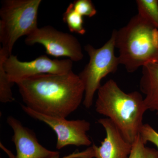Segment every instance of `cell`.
Segmentation results:
<instances>
[{
    "mask_svg": "<svg viewBox=\"0 0 158 158\" xmlns=\"http://www.w3.org/2000/svg\"><path fill=\"white\" fill-rule=\"evenodd\" d=\"M25 106L46 116L66 118L84 100L85 89L73 71L61 74H42L16 83Z\"/></svg>",
    "mask_w": 158,
    "mask_h": 158,
    "instance_id": "1",
    "label": "cell"
},
{
    "mask_svg": "<svg viewBox=\"0 0 158 158\" xmlns=\"http://www.w3.org/2000/svg\"><path fill=\"white\" fill-rule=\"evenodd\" d=\"M95 106L96 112L110 119L124 139L132 144L140 134L148 110L141 94L137 91L126 93L110 79L98 90Z\"/></svg>",
    "mask_w": 158,
    "mask_h": 158,
    "instance_id": "2",
    "label": "cell"
},
{
    "mask_svg": "<svg viewBox=\"0 0 158 158\" xmlns=\"http://www.w3.org/2000/svg\"><path fill=\"white\" fill-rule=\"evenodd\" d=\"M119 64L132 73L149 62L158 63V30L138 14L116 31Z\"/></svg>",
    "mask_w": 158,
    "mask_h": 158,
    "instance_id": "3",
    "label": "cell"
},
{
    "mask_svg": "<svg viewBox=\"0 0 158 158\" xmlns=\"http://www.w3.org/2000/svg\"><path fill=\"white\" fill-rule=\"evenodd\" d=\"M41 0H5L0 9V42L9 56L15 44L38 27L37 18Z\"/></svg>",
    "mask_w": 158,
    "mask_h": 158,
    "instance_id": "4",
    "label": "cell"
},
{
    "mask_svg": "<svg viewBox=\"0 0 158 158\" xmlns=\"http://www.w3.org/2000/svg\"><path fill=\"white\" fill-rule=\"evenodd\" d=\"M116 30H113L110 39L100 48H95L90 44L85 46L89 61L78 75L84 85L85 96L83 104L85 107H91L94 98L101 86L103 78L114 73L119 64L118 56L115 54Z\"/></svg>",
    "mask_w": 158,
    "mask_h": 158,
    "instance_id": "5",
    "label": "cell"
},
{
    "mask_svg": "<svg viewBox=\"0 0 158 158\" xmlns=\"http://www.w3.org/2000/svg\"><path fill=\"white\" fill-rule=\"evenodd\" d=\"M27 45L39 44L44 47L46 53L52 56L65 57L73 62H79L84 58L81 45L72 34L64 33L50 26L37 27L27 36Z\"/></svg>",
    "mask_w": 158,
    "mask_h": 158,
    "instance_id": "6",
    "label": "cell"
},
{
    "mask_svg": "<svg viewBox=\"0 0 158 158\" xmlns=\"http://www.w3.org/2000/svg\"><path fill=\"white\" fill-rule=\"evenodd\" d=\"M3 66L9 81L14 84L40 75L68 73L72 71L73 62L69 59H52L45 55L32 61L23 62L12 54L5 57Z\"/></svg>",
    "mask_w": 158,
    "mask_h": 158,
    "instance_id": "7",
    "label": "cell"
},
{
    "mask_svg": "<svg viewBox=\"0 0 158 158\" xmlns=\"http://www.w3.org/2000/svg\"><path fill=\"white\" fill-rule=\"evenodd\" d=\"M21 107L29 116L44 123L56 132L57 137L56 146L57 149H61L68 145L90 147L92 144L87 135L91 125L87 120H69L66 118L46 116L31 110L25 105H22Z\"/></svg>",
    "mask_w": 158,
    "mask_h": 158,
    "instance_id": "8",
    "label": "cell"
},
{
    "mask_svg": "<svg viewBox=\"0 0 158 158\" xmlns=\"http://www.w3.org/2000/svg\"><path fill=\"white\" fill-rule=\"evenodd\" d=\"M7 122L14 132L12 141L16 148L15 158H50L59 154L40 144L34 132L13 116H9Z\"/></svg>",
    "mask_w": 158,
    "mask_h": 158,
    "instance_id": "9",
    "label": "cell"
},
{
    "mask_svg": "<svg viewBox=\"0 0 158 158\" xmlns=\"http://www.w3.org/2000/svg\"><path fill=\"white\" fill-rule=\"evenodd\" d=\"M98 122L105 129L106 137L100 146H91L94 158H129L132 144L124 139L116 125L107 118H99Z\"/></svg>",
    "mask_w": 158,
    "mask_h": 158,
    "instance_id": "10",
    "label": "cell"
},
{
    "mask_svg": "<svg viewBox=\"0 0 158 158\" xmlns=\"http://www.w3.org/2000/svg\"><path fill=\"white\" fill-rule=\"evenodd\" d=\"M140 90L144 94L148 110L158 114V63L149 62L142 67Z\"/></svg>",
    "mask_w": 158,
    "mask_h": 158,
    "instance_id": "11",
    "label": "cell"
},
{
    "mask_svg": "<svg viewBox=\"0 0 158 158\" xmlns=\"http://www.w3.org/2000/svg\"><path fill=\"white\" fill-rule=\"evenodd\" d=\"M138 15L158 30V0H137Z\"/></svg>",
    "mask_w": 158,
    "mask_h": 158,
    "instance_id": "12",
    "label": "cell"
},
{
    "mask_svg": "<svg viewBox=\"0 0 158 158\" xmlns=\"http://www.w3.org/2000/svg\"><path fill=\"white\" fill-rule=\"evenodd\" d=\"M9 56L2 49L0 48V102L2 103L10 102L14 101L11 86L13 83L9 81L3 66L5 57Z\"/></svg>",
    "mask_w": 158,
    "mask_h": 158,
    "instance_id": "13",
    "label": "cell"
},
{
    "mask_svg": "<svg viewBox=\"0 0 158 158\" xmlns=\"http://www.w3.org/2000/svg\"><path fill=\"white\" fill-rule=\"evenodd\" d=\"M63 20L72 33H75L82 35L86 33L83 16L74 9L72 3L69 5L63 14Z\"/></svg>",
    "mask_w": 158,
    "mask_h": 158,
    "instance_id": "14",
    "label": "cell"
},
{
    "mask_svg": "<svg viewBox=\"0 0 158 158\" xmlns=\"http://www.w3.org/2000/svg\"><path fill=\"white\" fill-rule=\"evenodd\" d=\"M145 145L139 134L133 143L129 158H158L157 150Z\"/></svg>",
    "mask_w": 158,
    "mask_h": 158,
    "instance_id": "15",
    "label": "cell"
},
{
    "mask_svg": "<svg viewBox=\"0 0 158 158\" xmlns=\"http://www.w3.org/2000/svg\"><path fill=\"white\" fill-rule=\"evenodd\" d=\"M74 9L82 16L93 17L97 14V10L90 0H76L73 3Z\"/></svg>",
    "mask_w": 158,
    "mask_h": 158,
    "instance_id": "16",
    "label": "cell"
},
{
    "mask_svg": "<svg viewBox=\"0 0 158 158\" xmlns=\"http://www.w3.org/2000/svg\"><path fill=\"white\" fill-rule=\"evenodd\" d=\"M140 135L144 144L150 142L154 144L157 148L158 151V132L152 127L147 123L143 124Z\"/></svg>",
    "mask_w": 158,
    "mask_h": 158,
    "instance_id": "17",
    "label": "cell"
},
{
    "mask_svg": "<svg viewBox=\"0 0 158 158\" xmlns=\"http://www.w3.org/2000/svg\"><path fill=\"white\" fill-rule=\"evenodd\" d=\"M50 158H90L89 152L87 149L81 152H75L62 158L60 157L59 154Z\"/></svg>",
    "mask_w": 158,
    "mask_h": 158,
    "instance_id": "18",
    "label": "cell"
}]
</instances>
